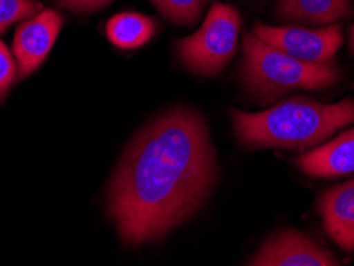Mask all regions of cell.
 Returning a JSON list of instances; mask_svg holds the SVG:
<instances>
[{
  "instance_id": "1",
  "label": "cell",
  "mask_w": 354,
  "mask_h": 266,
  "mask_svg": "<svg viewBox=\"0 0 354 266\" xmlns=\"http://www.w3.org/2000/svg\"><path fill=\"white\" fill-rule=\"evenodd\" d=\"M217 177L206 123L176 108L147 124L109 189V216L127 244L158 239L200 209Z\"/></svg>"
},
{
  "instance_id": "2",
  "label": "cell",
  "mask_w": 354,
  "mask_h": 266,
  "mask_svg": "<svg viewBox=\"0 0 354 266\" xmlns=\"http://www.w3.org/2000/svg\"><path fill=\"white\" fill-rule=\"evenodd\" d=\"M238 140L249 147L304 150L329 139L337 129L354 123V101L321 104L295 96L259 113L233 111Z\"/></svg>"
},
{
  "instance_id": "3",
  "label": "cell",
  "mask_w": 354,
  "mask_h": 266,
  "mask_svg": "<svg viewBox=\"0 0 354 266\" xmlns=\"http://www.w3.org/2000/svg\"><path fill=\"white\" fill-rule=\"evenodd\" d=\"M241 72L248 90L263 101H272L290 90H322L338 80V70L332 62L300 61L265 44L254 32L244 37Z\"/></svg>"
},
{
  "instance_id": "4",
  "label": "cell",
  "mask_w": 354,
  "mask_h": 266,
  "mask_svg": "<svg viewBox=\"0 0 354 266\" xmlns=\"http://www.w3.org/2000/svg\"><path fill=\"white\" fill-rule=\"evenodd\" d=\"M241 18L232 5L216 3L194 35L176 44L180 61L201 75H216L236 51Z\"/></svg>"
},
{
  "instance_id": "5",
  "label": "cell",
  "mask_w": 354,
  "mask_h": 266,
  "mask_svg": "<svg viewBox=\"0 0 354 266\" xmlns=\"http://www.w3.org/2000/svg\"><path fill=\"white\" fill-rule=\"evenodd\" d=\"M254 34L265 44L300 61L313 64H330L342 46V29L327 26L322 29H305L297 26L257 24Z\"/></svg>"
},
{
  "instance_id": "6",
  "label": "cell",
  "mask_w": 354,
  "mask_h": 266,
  "mask_svg": "<svg viewBox=\"0 0 354 266\" xmlns=\"http://www.w3.org/2000/svg\"><path fill=\"white\" fill-rule=\"evenodd\" d=\"M61 28L62 18L55 10H44L19 26L13 40L19 78L28 77L46 59Z\"/></svg>"
},
{
  "instance_id": "7",
  "label": "cell",
  "mask_w": 354,
  "mask_h": 266,
  "mask_svg": "<svg viewBox=\"0 0 354 266\" xmlns=\"http://www.w3.org/2000/svg\"><path fill=\"white\" fill-rule=\"evenodd\" d=\"M254 266H337V258L308 236L294 229L281 231L260 247Z\"/></svg>"
},
{
  "instance_id": "8",
  "label": "cell",
  "mask_w": 354,
  "mask_h": 266,
  "mask_svg": "<svg viewBox=\"0 0 354 266\" xmlns=\"http://www.w3.org/2000/svg\"><path fill=\"white\" fill-rule=\"evenodd\" d=\"M319 213L329 236L346 252H354V179L327 190Z\"/></svg>"
},
{
  "instance_id": "9",
  "label": "cell",
  "mask_w": 354,
  "mask_h": 266,
  "mask_svg": "<svg viewBox=\"0 0 354 266\" xmlns=\"http://www.w3.org/2000/svg\"><path fill=\"white\" fill-rule=\"evenodd\" d=\"M295 164L305 174L322 179L351 174L354 172V129L301 155Z\"/></svg>"
},
{
  "instance_id": "10",
  "label": "cell",
  "mask_w": 354,
  "mask_h": 266,
  "mask_svg": "<svg viewBox=\"0 0 354 266\" xmlns=\"http://www.w3.org/2000/svg\"><path fill=\"white\" fill-rule=\"evenodd\" d=\"M281 18L310 26H324L348 18L353 13L351 0H278Z\"/></svg>"
},
{
  "instance_id": "11",
  "label": "cell",
  "mask_w": 354,
  "mask_h": 266,
  "mask_svg": "<svg viewBox=\"0 0 354 266\" xmlns=\"http://www.w3.org/2000/svg\"><path fill=\"white\" fill-rule=\"evenodd\" d=\"M109 40L118 48H139L153 37L155 23L140 13L124 12L109 19L106 26Z\"/></svg>"
},
{
  "instance_id": "12",
  "label": "cell",
  "mask_w": 354,
  "mask_h": 266,
  "mask_svg": "<svg viewBox=\"0 0 354 266\" xmlns=\"http://www.w3.org/2000/svg\"><path fill=\"white\" fill-rule=\"evenodd\" d=\"M165 18L176 24H194L207 0H150Z\"/></svg>"
},
{
  "instance_id": "13",
  "label": "cell",
  "mask_w": 354,
  "mask_h": 266,
  "mask_svg": "<svg viewBox=\"0 0 354 266\" xmlns=\"http://www.w3.org/2000/svg\"><path fill=\"white\" fill-rule=\"evenodd\" d=\"M40 8L37 0H0V34L18 21L34 18Z\"/></svg>"
},
{
  "instance_id": "14",
  "label": "cell",
  "mask_w": 354,
  "mask_h": 266,
  "mask_svg": "<svg viewBox=\"0 0 354 266\" xmlns=\"http://www.w3.org/2000/svg\"><path fill=\"white\" fill-rule=\"evenodd\" d=\"M18 74L17 61L13 59L3 41H0V101L7 96L10 86L13 85L15 75Z\"/></svg>"
},
{
  "instance_id": "15",
  "label": "cell",
  "mask_w": 354,
  "mask_h": 266,
  "mask_svg": "<svg viewBox=\"0 0 354 266\" xmlns=\"http://www.w3.org/2000/svg\"><path fill=\"white\" fill-rule=\"evenodd\" d=\"M59 7L71 10V12L85 13V12H95L97 8L106 7L112 0H56Z\"/></svg>"
},
{
  "instance_id": "16",
  "label": "cell",
  "mask_w": 354,
  "mask_h": 266,
  "mask_svg": "<svg viewBox=\"0 0 354 266\" xmlns=\"http://www.w3.org/2000/svg\"><path fill=\"white\" fill-rule=\"evenodd\" d=\"M350 51L351 55H354V26L351 28V32H350Z\"/></svg>"
}]
</instances>
